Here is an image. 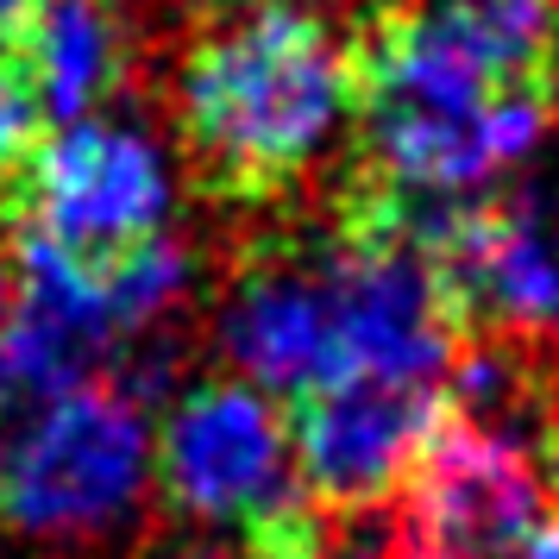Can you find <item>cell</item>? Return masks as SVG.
<instances>
[{
  "label": "cell",
  "instance_id": "obj_7",
  "mask_svg": "<svg viewBox=\"0 0 559 559\" xmlns=\"http://www.w3.org/2000/svg\"><path fill=\"white\" fill-rule=\"evenodd\" d=\"M459 321L559 346V170L459 207H408Z\"/></svg>",
  "mask_w": 559,
  "mask_h": 559
},
{
  "label": "cell",
  "instance_id": "obj_15",
  "mask_svg": "<svg viewBox=\"0 0 559 559\" xmlns=\"http://www.w3.org/2000/svg\"><path fill=\"white\" fill-rule=\"evenodd\" d=\"M195 559H202V554H195Z\"/></svg>",
  "mask_w": 559,
  "mask_h": 559
},
{
  "label": "cell",
  "instance_id": "obj_12",
  "mask_svg": "<svg viewBox=\"0 0 559 559\" xmlns=\"http://www.w3.org/2000/svg\"><path fill=\"white\" fill-rule=\"evenodd\" d=\"M26 13H32V0H0V38H13L26 26Z\"/></svg>",
  "mask_w": 559,
  "mask_h": 559
},
{
  "label": "cell",
  "instance_id": "obj_3",
  "mask_svg": "<svg viewBox=\"0 0 559 559\" xmlns=\"http://www.w3.org/2000/svg\"><path fill=\"white\" fill-rule=\"evenodd\" d=\"M152 472L177 515L239 534L246 559H328L289 421L252 383H189L152 440Z\"/></svg>",
  "mask_w": 559,
  "mask_h": 559
},
{
  "label": "cell",
  "instance_id": "obj_14",
  "mask_svg": "<svg viewBox=\"0 0 559 559\" xmlns=\"http://www.w3.org/2000/svg\"><path fill=\"white\" fill-rule=\"evenodd\" d=\"M547 522H559V478H554V503H547Z\"/></svg>",
  "mask_w": 559,
  "mask_h": 559
},
{
  "label": "cell",
  "instance_id": "obj_9",
  "mask_svg": "<svg viewBox=\"0 0 559 559\" xmlns=\"http://www.w3.org/2000/svg\"><path fill=\"white\" fill-rule=\"evenodd\" d=\"M221 353L239 383L264 396H302L328 378V271L321 246H271L239 264L221 302Z\"/></svg>",
  "mask_w": 559,
  "mask_h": 559
},
{
  "label": "cell",
  "instance_id": "obj_11",
  "mask_svg": "<svg viewBox=\"0 0 559 559\" xmlns=\"http://www.w3.org/2000/svg\"><path fill=\"white\" fill-rule=\"evenodd\" d=\"M32 145H38V102H32L13 51H0V182L20 177Z\"/></svg>",
  "mask_w": 559,
  "mask_h": 559
},
{
  "label": "cell",
  "instance_id": "obj_13",
  "mask_svg": "<svg viewBox=\"0 0 559 559\" xmlns=\"http://www.w3.org/2000/svg\"><path fill=\"white\" fill-rule=\"evenodd\" d=\"M7 302H13V277H7V264H0V314H7Z\"/></svg>",
  "mask_w": 559,
  "mask_h": 559
},
{
  "label": "cell",
  "instance_id": "obj_5",
  "mask_svg": "<svg viewBox=\"0 0 559 559\" xmlns=\"http://www.w3.org/2000/svg\"><path fill=\"white\" fill-rule=\"evenodd\" d=\"M554 503L534 433L447 408L396 484L390 559H522Z\"/></svg>",
  "mask_w": 559,
  "mask_h": 559
},
{
  "label": "cell",
  "instance_id": "obj_2",
  "mask_svg": "<svg viewBox=\"0 0 559 559\" xmlns=\"http://www.w3.org/2000/svg\"><path fill=\"white\" fill-rule=\"evenodd\" d=\"M170 114L221 202H283L353 127V45L314 0H202Z\"/></svg>",
  "mask_w": 559,
  "mask_h": 559
},
{
  "label": "cell",
  "instance_id": "obj_10",
  "mask_svg": "<svg viewBox=\"0 0 559 559\" xmlns=\"http://www.w3.org/2000/svg\"><path fill=\"white\" fill-rule=\"evenodd\" d=\"M20 38V76H26L38 120H88L102 114L132 76V20L120 13V0H32Z\"/></svg>",
  "mask_w": 559,
  "mask_h": 559
},
{
  "label": "cell",
  "instance_id": "obj_4",
  "mask_svg": "<svg viewBox=\"0 0 559 559\" xmlns=\"http://www.w3.org/2000/svg\"><path fill=\"white\" fill-rule=\"evenodd\" d=\"M152 484V421L120 378H82L0 428V528L102 540Z\"/></svg>",
  "mask_w": 559,
  "mask_h": 559
},
{
  "label": "cell",
  "instance_id": "obj_8",
  "mask_svg": "<svg viewBox=\"0 0 559 559\" xmlns=\"http://www.w3.org/2000/svg\"><path fill=\"white\" fill-rule=\"evenodd\" d=\"M440 415H447V390H415V383L340 378L302 390L289 440L308 497L333 509H371L396 497Z\"/></svg>",
  "mask_w": 559,
  "mask_h": 559
},
{
  "label": "cell",
  "instance_id": "obj_6",
  "mask_svg": "<svg viewBox=\"0 0 559 559\" xmlns=\"http://www.w3.org/2000/svg\"><path fill=\"white\" fill-rule=\"evenodd\" d=\"M13 202H20V233L57 246L88 271H114L139 246L164 239L177 177L145 127L88 114L57 127L45 145H32L13 177Z\"/></svg>",
  "mask_w": 559,
  "mask_h": 559
},
{
  "label": "cell",
  "instance_id": "obj_1",
  "mask_svg": "<svg viewBox=\"0 0 559 559\" xmlns=\"http://www.w3.org/2000/svg\"><path fill=\"white\" fill-rule=\"evenodd\" d=\"M559 0H390L353 38L371 195L459 207L528 164L554 120Z\"/></svg>",
  "mask_w": 559,
  "mask_h": 559
}]
</instances>
